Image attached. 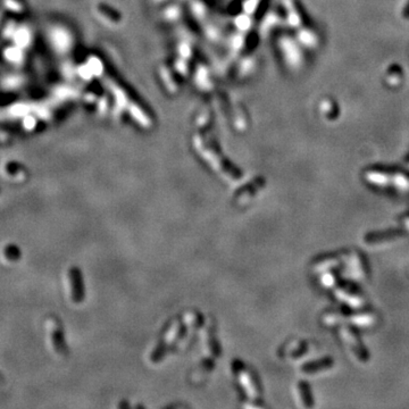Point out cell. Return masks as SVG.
Here are the masks:
<instances>
[{"label": "cell", "mask_w": 409, "mask_h": 409, "mask_svg": "<svg viewBox=\"0 0 409 409\" xmlns=\"http://www.w3.org/2000/svg\"><path fill=\"white\" fill-rule=\"evenodd\" d=\"M187 336V325L182 320H175L173 325L170 327L165 334L163 340H160L157 343V346L154 348V350L150 354L151 363H160L166 355L173 350V348L180 344L182 340Z\"/></svg>", "instance_id": "1"}, {"label": "cell", "mask_w": 409, "mask_h": 409, "mask_svg": "<svg viewBox=\"0 0 409 409\" xmlns=\"http://www.w3.org/2000/svg\"><path fill=\"white\" fill-rule=\"evenodd\" d=\"M48 331L49 339L52 342L53 350L56 351L59 356H66L67 355V346L65 341V332L62 323L59 322L56 317H52L48 320Z\"/></svg>", "instance_id": "2"}, {"label": "cell", "mask_w": 409, "mask_h": 409, "mask_svg": "<svg viewBox=\"0 0 409 409\" xmlns=\"http://www.w3.org/2000/svg\"><path fill=\"white\" fill-rule=\"evenodd\" d=\"M67 279H69L71 299L74 303H81L83 302L86 292H84L83 275L79 267H71L67 273Z\"/></svg>", "instance_id": "3"}, {"label": "cell", "mask_w": 409, "mask_h": 409, "mask_svg": "<svg viewBox=\"0 0 409 409\" xmlns=\"http://www.w3.org/2000/svg\"><path fill=\"white\" fill-rule=\"evenodd\" d=\"M5 173L8 175L9 178H19L22 175H26L25 168L21 163L16 160H9L5 165Z\"/></svg>", "instance_id": "4"}, {"label": "cell", "mask_w": 409, "mask_h": 409, "mask_svg": "<svg viewBox=\"0 0 409 409\" xmlns=\"http://www.w3.org/2000/svg\"><path fill=\"white\" fill-rule=\"evenodd\" d=\"M5 259L9 263H16L22 258V250L18 245L15 243H9L2 250Z\"/></svg>", "instance_id": "5"}, {"label": "cell", "mask_w": 409, "mask_h": 409, "mask_svg": "<svg viewBox=\"0 0 409 409\" xmlns=\"http://www.w3.org/2000/svg\"><path fill=\"white\" fill-rule=\"evenodd\" d=\"M5 7L15 14H22L26 11V4L24 0H4Z\"/></svg>", "instance_id": "6"}, {"label": "cell", "mask_w": 409, "mask_h": 409, "mask_svg": "<svg viewBox=\"0 0 409 409\" xmlns=\"http://www.w3.org/2000/svg\"><path fill=\"white\" fill-rule=\"evenodd\" d=\"M0 148H1V143H0Z\"/></svg>", "instance_id": "7"}]
</instances>
